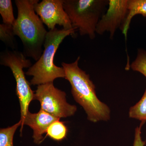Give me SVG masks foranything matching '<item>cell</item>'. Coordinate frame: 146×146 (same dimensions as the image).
Returning a JSON list of instances; mask_svg holds the SVG:
<instances>
[{"mask_svg":"<svg viewBox=\"0 0 146 146\" xmlns=\"http://www.w3.org/2000/svg\"><path fill=\"white\" fill-rule=\"evenodd\" d=\"M0 14L2 18L3 23L13 26L16 19L13 15L11 0H0Z\"/></svg>","mask_w":146,"mask_h":146,"instance_id":"4fadbf2b","label":"cell"},{"mask_svg":"<svg viewBox=\"0 0 146 146\" xmlns=\"http://www.w3.org/2000/svg\"><path fill=\"white\" fill-rule=\"evenodd\" d=\"M13 26L3 23L0 25V39L7 47L12 50L17 48Z\"/></svg>","mask_w":146,"mask_h":146,"instance_id":"7c38bea8","label":"cell"},{"mask_svg":"<svg viewBox=\"0 0 146 146\" xmlns=\"http://www.w3.org/2000/svg\"><path fill=\"white\" fill-rule=\"evenodd\" d=\"M80 59V56H78L73 63H61L65 72V79L72 86L73 98L85 110L89 121L93 123L108 121L110 109L98 98L96 87L89 75L78 66Z\"/></svg>","mask_w":146,"mask_h":146,"instance_id":"6da1fadb","label":"cell"},{"mask_svg":"<svg viewBox=\"0 0 146 146\" xmlns=\"http://www.w3.org/2000/svg\"><path fill=\"white\" fill-rule=\"evenodd\" d=\"M0 64L10 68L15 79L16 94L21 106L20 120L22 124L29 111V105L34 100V91L32 90L30 83L26 78L23 69L29 68L32 63L23 52L17 50H9L6 49L0 54Z\"/></svg>","mask_w":146,"mask_h":146,"instance_id":"5b68a950","label":"cell"},{"mask_svg":"<svg viewBox=\"0 0 146 146\" xmlns=\"http://www.w3.org/2000/svg\"><path fill=\"white\" fill-rule=\"evenodd\" d=\"M108 4V0H64L63 7L73 27L81 36L94 39L97 25Z\"/></svg>","mask_w":146,"mask_h":146,"instance_id":"277c9868","label":"cell"},{"mask_svg":"<svg viewBox=\"0 0 146 146\" xmlns=\"http://www.w3.org/2000/svg\"><path fill=\"white\" fill-rule=\"evenodd\" d=\"M145 122V121H142L140 126L135 129V138L133 146H144L145 145L146 141H143L141 136V129Z\"/></svg>","mask_w":146,"mask_h":146,"instance_id":"e0dca14e","label":"cell"},{"mask_svg":"<svg viewBox=\"0 0 146 146\" xmlns=\"http://www.w3.org/2000/svg\"><path fill=\"white\" fill-rule=\"evenodd\" d=\"M66 96L64 91L56 88L53 82H49L38 85L34 100L40 102V110L60 119L73 116L77 110L75 105L68 103Z\"/></svg>","mask_w":146,"mask_h":146,"instance_id":"8992f818","label":"cell"},{"mask_svg":"<svg viewBox=\"0 0 146 146\" xmlns=\"http://www.w3.org/2000/svg\"><path fill=\"white\" fill-rule=\"evenodd\" d=\"M128 0H109L108 7L97 26L96 33L103 35L110 33V38L113 39L118 29H122L128 14Z\"/></svg>","mask_w":146,"mask_h":146,"instance_id":"ba28073f","label":"cell"},{"mask_svg":"<svg viewBox=\"0 0 146 146\" xmlns=\"http://www.w3.org/2000/svg\"><path fill=\"white\" fill-rule=\"evenodd\" d=\"M76 30L75 28L58 30L56 28L48 32L41 57L25 73L27 75L33 76L31 84L39 85L53 82L57 78L65 79V72L63 67H58L54 64V56L65 37L70 35L74 36Z\"/></svg>","mask_w":146,"mask_h":146,"instance_id":"3957f363","label":"cell"},{"mask_svg":"<svg viewBox=\"0 0 146 146\" xmlns=\"http://www.w3.org/2000/svg\"><path fill=\"white\" fill-rule=\"evenodd\" d=\"M63 3L64 0H43L35 5V12L50 30L55 29L56 25L65 30L74 29Z\"/></svg>","mask_w":146,"mask_h":146,"instance_id":"52a82bcc","label":"cell"},{"mask_svg":"<svg viewBox=\"0 0 146 146\" xmlns=\"http://www.w3.org/2000/svg\"><path fill=\"white\" fill-rule=\"evenodd\" d=\"M138 14L146 18V0H128L127 16L121 30L125 41L131 20L133 16Z\"/></svg>","mask_w":146,"mask_h":146,"instance_id":"30bf717a","label":"cell"},{"mask_svg":"<svg viewBox=\"0 0 146 146\" xmlns=\"http://www.w3.org/2000/svg\"><path fill=\"white\" fill-rule=\"evenodd\" d=\"M47 135L54 141H61L66 138L68 129L63 122L59 120L52 123L48 128Z\"/></svg>","mask_w":146,"mask_h":146,"instance_id":"8fae6325","label":"cell"},{"mask_svg":"<svg viewBox=\"0 0 146 146\" xmlns=\"http://www.w3.org/2000/svg\"><path fill=\"white\" fill-rule=\"evenodd\" d=\"M22 122L20 120L15 125L6 128L0 129V146H13V138L16 129L20 126Z\"/></svg>","mask_w":146,"mask_h":146,"instance_id":"9a60e30c","label":"cell"},{"mask_svg":"<svg viewBox=\"0 0 146 146\" xmlns=\"http://www.w3.org/2000/svg\"><path fill=\"white\" fill-rule=\"evenodd\" d=\"M60 119L54 117L48 113L40 110L36 113H31L28 111L21 125V135L24 125L29 126L33 130V138L35 143H40L43 140V134L46 133L49 126Z\"/></svg>","mask_w":146,"mask_h":146,"instance_id":"9c48e42d","label":"cell"},{"mask_svg":"<svg viewBox=\"0 0 146 146\" xmlns=\"http://www.w3.org/2000/svg\"><path fill=\"white\" fill-rule=\"evenodd\" d=\"M39 0H16L18 16L13 25L15 36L21 39L23 53L37 61L43 52L47 31L40 17L35 12V5Z\"/></svg>","mask_w":146,"mask_h":146,"instance_id":"7a4b0ae2","label":"cell"},{"mask_svg":"<svg viewBox=\"0 0 146 146\" xmlns=\"http://www.w3.org/2000/svg\"><path fill=\"white\" fill-rule=\"evenodd\" d=\"M129 116L131 118L146 121V89L141 100L130 108Z\"/></svg>","mask_w":146,"mask_h":146,"instance_id":"5bb4252c","label":"cell"},{"mask_svg":"<svg viewBox=\"0 0 146 146\" xmlns=\"http://www.w3.org/2000/svg\"><path fill=\"white\" fill-rule=\"evenodd\" d=\"M129 67L133 71L141 73L146 77V51L138 50L136 59Z\"/></svg>","mask_w":146,"mask_h":146,"instance_id":"2e32d148","label":"cell"}]
</instances>
